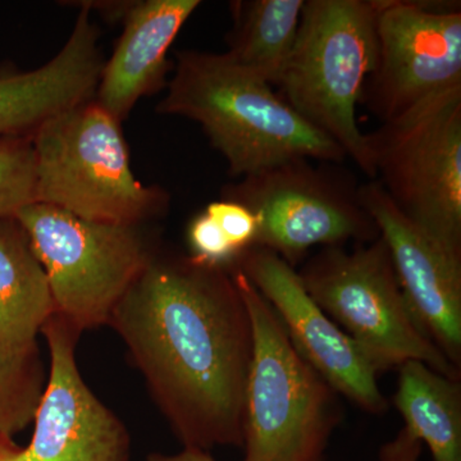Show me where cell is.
Masks as SVG:
<instances>
[{"label":"cell","mask_w":461,"mask_h":461,"mask_svg":"<svg viewBox=\"0 0 461 461\" xmlns=\"http://www.w3.org/2000/svg\"><path fill=\"white\" fill-rule=\"evenodd\" d=\"M375 180L403 215L461 256V89L366 133Z\"/></svg>","instance_id":"ba28073f"},{"label":"cell","mask_w":461,"mask_h":461,"mask_svg":"<svg viewBox=\"0 0 461 461\" xmlns=\"http://www.w3.org/2000/svg\"><path fill=\"white\" fill-rule=\"evenodd\" d=\"M377 58L362 102L382 123L461 89L460 2L375 0Z\"/></svg>","instance_id":"30bf717a"},{"label":"cell","mask_w":461,"mask_h":461,"mask_svg":"<svg viewBox=\"0 0 461 461\" xmlns=\"http://www.w3.org/2000/svg\"><path fill=\"white\" fill-rule=\"evenodd\" d=\"M16 218L47 273L54 312L81 332L109 324L158 250L141 224L94 222L41 203Z\"/></svg>","instance_id":"52a82bcc"},{"label":"cell","mask_w":461,"mask_h":461,"mask_svg":"<svg viewBox=\"0 0 461 461\" xmlns=\"http://www.w3.org/2000/svg\"><path fill=\"white\" fill-rule=\"evenodd\" d=\"M421 451L420 439L402 429L393 441L382 446L379 461H420Z\"/></svg>","instance_id":"603a6c76"},{"label":"cell","mask_w":461,"mask_h":461,"mask_svg":"<svg viewBox=\"0 0 461 461\" xmlns=\"http://www.w3.org/2000/svg\"><path fill=\"white\" fill-rule=\"evenodd\" d=\"M253 326L245 393L244 460L326 461L344 420L339 393L296 353L269 303L232 271Z\"/></svg>","instance_id":"3957f363"},{"label":"cell","mask_w":461,"mask_h":461,"mask_svg":"<svg viewBox=\"0 0 461 461\" xmlns=\"http://www.w3.org/2000/svg\"><path fill=\"white\" fill-rule=\"evenodd\" d=\"M321 162L296 158L227 185L222 199L247 206L259 230L256 247L295 268L314 247L344 248L379 238L377 224L350 176Z\"/></svg>","instance_id":"9c48e42d"},{"label":"cell","mask_w":461,"mask_h":461,"mask_svg":"<svg viewBox=\"0 0 461 461\" xmlns=\"http://www.w3.org/2000/svg\"><path fill=\"white\" fill-rule=\"evenodd\" d=\"M0 461H27L23 447L18 446L14 438L0 437Z\"/></svg>","instance_id":"d4e9b609"},{"label":"cell","mask_w":461,"mask_h":461,"mask_svg":"<svg viewBox=\"0 0 461 461\" xmlns=\"http://www.w3.org/2000/svg\"><path fill=\"white\" fill-rule=\"evenodd\" d=\"M45 384L38 346L25 351L0 348V437L14 438L32 423Z\"/></svg>","instance_id":"d6986e66"},{"label":"cell","mask_w":461,"mask_h":461,"mask_svg":"<svg viewBox=\"0 0 461 461\" xmlns=\"http://www.w3.org/2000/svg\"><path fill=\"white\" fill-rule=\"evenodd\" d=\"M35 189L32 138H0V218L33 204Z\"/></svg>","instance_id":"ffe728a7"},{"label":"cell","mask_w":461,"mask_h":461,"mask_svg":"<svg viewBox=\"0 0 461 461\" xmlns=\"http://www.w3.org/2000/svg\"><path fill=\"white\" fill-rule=\"evenodd\" d=\"M109 324L184 448L242 447L254 338L232 272L157 250Z\"/></svg>","instance_id":"6da1fadb"},{"label":"cell","mask_w":461,"mask_h":461,"mask_svg":"<svg viewBox=\"0 0 461 461\" xmlns=\"http://www.w3.org/2000/svg\"><path fill=\"white\" fill-rule=\"evenodd\" d=\"M259 291L278 315L296 353L335 388L339 396L373 415L388 411L378 373L353 339L339 329L306 293L295 268L277 254L251 248L233 271Z\"/></svg>","instance_id":"8fae6325"},{"label":"cell","mask_w":461,"mask_h":461,"mask_svg":"<svg viewBox=\"0 0 461 461\" xmlns=\"http://www.w3.org/2000/svg\"><path fill=\"white\" fill-rule=\"evenodd\" d=\"M157 112L199 123L232 177L296 158L335 165L346 159L344 151L305 122L271 85L227 53L180 51Z\"/></svg>","instance_id":"7a4b0ae2"},{"label":"cell","mask_w":461,"mask_h":461,"mask_svg":"<svg viewBox=\"0 0 461 461\" xmlns=\"http://www.w3.org/2000/svg\"><path fill=\"white\" fill-rule=\"evenodd\" d=\"M90 14L81 7L68 41L50 62L0 75V138H32L51 118L94 99L104 60Z\"/></svg>","instance_id":"5bb4252c"},{"label":"cell","mask_w":461,"mask_h":461,"mask_svg":"<svg viewBox=\"0 0 461 461\" xmlns=\"http://www.w3.org/2000/svg\"><path fill=\"white\" fill-rule=\"evenodd\" d=\"M359 194L390 250L415 321L461 371V256L403 215L378 181L362 185Z\"/></svg>","instance_id":"4fadbf2b"},{"label":"cell","mask_w":461,"mask_h":461,"mask_svg":"<svg viewBox=\"0 0 461 461\" xmlns=\"http://www.w3.org/2000/svg\"><path fill=\"white\" fill-rule=\"evenodd\" d=\"M50 348L47 384L36 409L35 429L23 447L27 461H130L122 421L91 393L78 371L81 330L54 312L41 329Z\"/></svg>","instance_id":"7c38bea8"},{"label":"cell","mask_w":461,"mask_h":461,"mask_svg":"<svg viewBox=\"0 0 461 461\" xmlns=\"http://www.w3.org/2000/svg\"><path fill=\"white\" fill-rule=\"evenodd\" d=\"M32 145L35 203L127 226L168 209L167 191L135 177L121 122L94 99L51 118L32 136Z\"/></svg>","instance_id":"5b68a950"},{"label":"cell","mask_w":461,"mask_h":461,"mask_svg":"<svg viewBox=\"0 0 461 461\" xmlns=\"http://www.w3.org/2000/svg\"><path fill=\"white\" fill-rule=\"evenodd\" d=\"M189 257L196 263L232 272L241 257L213 218L205 212L196 215L187 229Z\"/></svg>","instance_id":"44dd1931"},{"label":"cell","mask_w":461,"mask_h":461,"mask_svg":"<svg viewBox=\"0 0 461 461\" xmlns=\"http://www.w3.org/2000/svg\"><path fill=\"white\" fill-rule=\"evenodd\" d=\"M377 58L375 0H305L295 47L277 86L305 122L375 180L357 107Z\"/></svg>","instance_id":"277c9868"},{"label":"cell","mask_w":461,"mask_h":461,"mask_svg":"<svg viewBox=\"0 0 461 461\" xmlns=\"http://www.w3.org/2000/svg\"><path fill=\"white\" fill-rule=\"evenodd\" d=\"M305 0H235L227 54L264 83L278 85L294 47Z\"/></svg>","instance_id":"ac0fdd59"},{"label":"cell","mask_w":461,"mask_h":461,"mask_svg":"<svg viewBox=\"0 0 461 461\" xmlns=\"http://www.w3.org/2000/svg\"><path fill=\"white\" fill-rule=\"evenodd\" d=\"M204 212L217 222L240 256L256 247L259 223L247 206L222 199L211 203Z\"/></svg>","instance_id":"7402d4cb"},{"label":"cell","mask_w":461,"mask_h":461,"mask_svg":"<svg viewBox=\"0 0 461 461\" xmlns=\"http://www.w3.org/2000/svg\"><path fill=\"white\" fill-rule=\"evenodd\" d=\"M199 0L131 2L113 54L104 62L94 100L118 122L129 117L142 96L168 84V50Z\"/></svg>","instance_id":"9a60e30c"},{"label":"cell","mask_w":461,"mask_h":461,"mask_svg":"<svg viewBox=\"0 0 461 461\" xmlns=\"http://www.w3.org/2000/svg\"><path fill=\"white\" fill-rule=\"evenodd\" d=\"M54 313L50 281L16 217L0 218V348L25 351Z\"/></svg>","instance_id":"2e32d148"},{"label":"cell","mask_w":461,"mask_h":461,"mask_svg":"<svg viewBox=\"0 0 461 461\" xmlns=\"http://www.w3.org/2000/svg\"><path fill=\"white\" fill-rule=\"evenodd\" d=\"M393 405L403 429L426 444L433 461H461V384L427 364L409 360L399 366Z\"/></svg>","instance_id":"e0dca14e"},{"label":"cell","mask_w":461,"mask_h":461,"mask_svg":"<svg viewBox=\"0 0 461 461\" xmlns=\"http://www.w3.org/2000/svg\"><path fill=\"white\" fill-rule=\"evenodd\" d=\"M297 275L309 296L354 339L378 375L418 360L446 377L461 378L460 369L415 321L381 236L351 251L323 248Z\"/></svg>","instance_id":"8992f818"},{"label":"cell","mask_w":461,"mask_h":461,"mask_svg":"<svg viewBox=\"0 0 461 461\" xmlns=\"http://www.w3.org/2000/svg\"><path fill=\"white\" fill-rule=\"evenodd\" d=\"M148 461H215L208 451L198 450V448H184L178 454H151Z\"/></svg>","instance_id":"cb8c5ba5"}]
</instances>
